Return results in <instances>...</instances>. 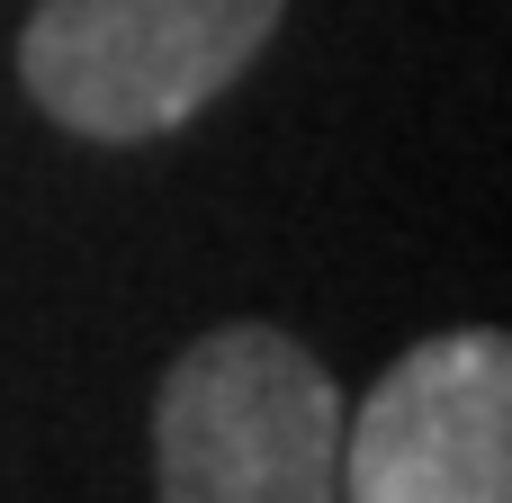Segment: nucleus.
<instances>
[{
	"mask_svg": "<svg viewBox=\"0 0 512 503\" xmlns=\"http://www.w3.org/2000/svg\"><path fill=\"white\" fill-rule=\"evenodd\" d=\"M279 9L288 0H36L18 81L81 144H153L261 63Z\"/></svg>",
	"mask_w": 512,
	"mask_h": 503,
	"instance_id": "f03ea898",
	"label": "nucleus"
},
{
	"mask_svg": "<svg viewBox=\"0 0 512 503\" xmlns=\"http://www.w3.org/2000/svg\"><path fill=\"white\" fill-rule=\"evenodd\" d=\"M342 503H512V342L468 324L414 342L342 414Z\"/></svg>",
	"mask_w": 512,
	"mask_h": 503,
	"instance_id": "7ed1b4c3",
	"label": "nucleus"
},
{
	"mask_svg": "<svg viewBox=\"0 0 512 503\" xmlns=\"http://www.w3.org/2000/svg\"><path fill=\"white\" fill-rule=\"evenodd\" d=\"M162 503H333L342 396L333 369L279 324L198 333L153 396Z\"/></svg>",
	"mask_w": 512,
	"mask_h": 503,
	"instance_id": "f257e3e1",
	"label": "nucleus"
}]
</instances>
